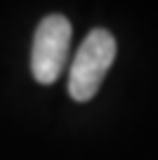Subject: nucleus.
I'll return each mask as SVG.
<instances>
[{
    "mask_svg": "<svg viewBox=\"0 0 158 160\" xmlns=\"http://www.w3.org/2000/svg\"><path fill=\"white\" fill-rule=\"evenodd\" d=\"M116 52V38L106 28H94L87 33L69 73V94L76 101H90L99 92L104 75L113 66Z\"/></svg>",
    "mask_w": 158,
    "mask_h": 160,
    "instance_id": "f257e3e1",
    "label": "nucleus"
},
{
    "mask_svg": "<svg viewBox=\"0 0 158 160\" xmlns=\"http://www.w3.org/2000/svg\"><path fill=\"white\" fill-rule=\"evenodd\" d=\"M71 45V24L64 14H50L38 24L31 50V71L40 85H52L61 75Z\"/></svg>",
    "mask_w": 158,
    "mask_h": 160,
    "instance_id": "f03ea898",
    "label": "nucleus"
}]
</instances>
